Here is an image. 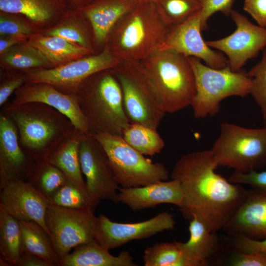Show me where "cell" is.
<instances>
[{
	"label": "cell",
	"instance_id": "5b68a950",
	"mask_svg": "<svg viewBox=\"0 0 266 266\" xmlns=\"http://www.w3.org/2000/svg\"><path fill=\"white\" fill-rule=\"evenodd\" d=\"M139 63L166 113L191 105L196 84L188 57L172 50L158 49Z\"/></svg>",
	"mask_w": 266,
	"mask_h": 266
},
{
	"label": "cell",
	"instance_id": "4fadbf2b",
	"mask_svg": "<svg viewBox=\"0 0 266 266\" xmlns=\"http://www.w3.org/2000/svg\"><path fill=\"white\" fill-rule=\"evenodd\" d=\"M175 220L173 215L163 212L142 222L122 223L111 221L103 214L97 217L95 240L110 250L134 240L146 238L166 230H173Z\"/></svg>",
	"mask_w": 266,
	"mask_h": 266
},
{
	"label": "cell",
	"instance_id": "d4e9b609",
	"mask_svg": "<svg viewBox=\"0 0 266 266\" xmlns=\"http://www.w3.org/2000/svg\"><path fill=\"white\" fill-rule=\"evenodd\" d=\"M96 240L75 247L61 259L59 266H136L129 251L111 255Z\"/></svg>",
	"mask_w": 266,
	"mask_h": 266
},
{
	"label": "cell",
	"instance_id": "7bdbcfd3",
	"mask_svg": "<svg viewBox=\"0 0 266 266\" xmlns=\"http://www.w3.org/2000/svg\"><path fill=\"white\" fill-rule=\"evenodd\" d=\"M243 9L259 26L266 28V0H244Z\"/></svg>",
	"mask_w": 266,
	"mask_h": 266
},
{
	"label": "cell",
	"instance_id": "8992f818",
	"mask_svg": "<svg viewBox=\"0 0 266 266\" xmlns=\"http://www.w3.org/2000/svg\"><path fill=\"white\" fill-rule=\"evenodd\" d=\"M196 84V93L191 104L198 119L216 115L221 102L231 96L245 97L250 94L251 79L247 72L232 70L228 65L214 68L203 64L200 59L190 57Z\"/></svg>",
	"mask_w": 266,
	"mask_h": 266
},
{
	"label": "cell",
	"instance_id": "277c9868",
	"mask_svg": "<svg viewBox=\"0 0 266 266\" xmlns=\"http://www.w3.org/2000/svg\"><path fill=\"white\" fill-rule=\"evenodd\" d=\"M86 121L89 134L122 136L130 124L120 85L112 69L85 79L74 94Z\"/></svg>",
	"mask_w": 266,
	"mask_h": 266
},
{
	"label": "cell",
	"instance_id": "3957f363",
	"mask_svg": "<svg viewBox=\"0 0 266 266\" xmlns=\"http://www.w3.org/2000/svg\"><path fill=\"white\" fill-rule=\"evenodd\" d=\"M170 30L154 1L139 2L114 26L105 46L122 61L139 62L160 48Z\"/></svg>",
	"mask_w": 266,
	"mask_h": 266
},
{
	"label": "cell",
	"instance_id": "74e56055",
	"mask_svg": "<svg viewBox=\"0 0 266 266\" xmlns=\"http://www.w3.org/2000/svg\"><path fill=\"white\" fill-rule=\"evenodd\" d=\"M28 81L27 73L4 70L0 77V106L5 104L9 97Z\"/></svg>",
	"mask_w": 266,
	"mask_h": 266
},
{
	"label": "cell",
	"instance_id": "c3c4849f",
	"mask_svg": "<svg viewBox=\"0 0 266 266\" xmlns=\"http://www.w3.org/2000/svg\"><path fill=\"white\" fill-rule=\"evenodd\" d=\"M156 0H138V2L155 1Z\"/></svg>",
	"mask_w": 266,
	"mask_h": 266
},
{
	"label": "cell",
	"instance_id": "52a82bcc",
	"mask_svg": "<svg viewBox=\"0 0 266 266\" xmlns=\"http://www.w3.org/2000/svg\"><path fill=\"white\" fill-rule=\"evenodd\" d=\"M210 150L218 166L242 173L258 170L266 165V124L253 129L224 122Z\"/></svg>",
	"mask_w": 266,
	"mask_h": 266
},
{
	"label": "cell",
	"instance_id": "4dcf8cb0",
	"mask_svg": "<svg viewBox=\"0 0 266 266\" xmlns=\"http://www.w3.org/2000/svg\"><path fill=\"white\" fill-rule=\"evenodd\" d=\"M21 250L20 221L0 206V258L17 266Z\"/></svg>",
	"mask_w": 266,
	"mask_h": 266
},
{
	"label": "cell",
	"instance_id": "ab89813d",
	"mask_svg": "<svg viewBox=\"0 0 266 266\" xmlns=\"http://www.w3.org/2000/svg\"><path fill=\"white\" fill-rule=\"evenodd\" d=\"M229 180L235 184L248 185L266 192V171L253 170L247 173L234 171Z\"/></svg>",
	"mask_w": 266,
	"mask_h": 266
},
{
	"label": "cell",
	"instance_id": "d6986e66",
	"mask_svg": "<svg viewBox=\"0 0 266 266\" xmlns=\"http://www.w3.org/2000/svg\"><path fill=\"white\" fill-rule=\"evenodd\" d=\"M224 230L233 236L266 238V192L256 188L248 190Z\"/></svg>",
	"mask_w": 266,
	"mask_h": 266
},
{
	"label": "cell",
	"instance_id": "ba28073f",
	"mask_svg": "<svg viewBox=\"0 0 266 266\" xmlns=\"http://www.w3.org/2000/svg\"><path fill=\"white\" fill-rule=\"evenodd\" d=\"M91 135L104 149L122 187L143 186L168 179L169 172L164 165L145 158L122 136L103 133Z\"/></svg>",
	"mask_w": 266,
	"mask_h": 266
},
{
	"label": "cell",
	"instance_id": "f1b7e54d",
	"mask_svg": "<svg viewBox=\"0 0 266 266\" xmlns=\"http://www.w3.org/2000/svg\"><path fill=\"white\" fill-rule=\"evenodd\" d=\"M19 221L21 250L39 256L50 266H59L61 258L55 250L50 234L34 221Z\"/></svg>",
	"mask_w": 266,
	"mask_h": 266
},
{
	"label": "cell",
	"instance_id": "f546056e",
	"mask_svg": "<svg viewBox=\"0 0 266 266\" xmlns=\"http://www.w3.org/2000/svg\"><path fill=\"white\" fill-rule=\"evenodd\" d=\"M68 180L59 168L41 159L34 161L25 181L49 200Z\"/></svg>",
	"mask_w": 266,
	"mask_h": 266
},
{
	"label": "cell",
	"instance_id": "60d3db41",
	"mask_svg": "<svg viewBox=\"0 0 266 266\" xmlns=\"http://www.w3.org/2000/svg\"><path fill=\"white\" fill-rule=\"evenodd\" d=\"M236 253L229 265L232 266H266V255L255 252Z\"/></svg>",
	"mask_w": 266,
	"mask_h": 266
},
{
	"label": "cell",
	"instance_id": "ee69618b",
	"mask_svg": "<svg viewBox=\"0 0 266 266\" xmlns=\"http://www.w3.org/2000/svg\"><path fill=\"white\" fill-rule=\"evenodd\" d=\"M29 37L26 35L0 36V55L17 44L27 42Z\"/></svg>",
	"mask_w": 266,
	"mask_h": 266
},
{
	"label": "cell",
	"instance_id": "9a60e30c",
	"mask_svg": "<svg viewBox=\"0 0 266 266\" xmlns=\"http://www.w3.org/2000/svg\"><path fill=\"white\" fill-rule=\"evenodd\" d=\"M200 11L183 23L170 28L159 49L170 50L187 57L201 59L206 65L214 68L225 67L228 65L227 59L221 53L209 47L202 38Z\"/></svg>",
	"mask_w": 266,
	"mask_h": 266
},
{
	"label": "cell",
	"instance_id": "7a4b0ae2",
	"mask_svg": "<svg viewBox=\"0 0 266 266\" xmlns=\"http://www.w3.org/2000/svg\"><path fill=\"white\" fill-rule=\"evenodd\" d=\"M1 111L15 124L22 148L33 161L48 158L76 129L66 116L41 102H10Z\"/></svg>",
	"mask_w": 266,
	"mask_h": 266
},
{
	"label": "cell",
	"instance_id": "e0dca14e",
	"mask_svg": "<svg viewBox=\"0 0 266 266\" xmlns=\"http://www.w3.org/2000/svg\"><path fill=\"white\" fill-rule=\"evenodd\" d=\"M34 161L22 147L13 121L0 114V189L10 182L26 180Z\"/></svg>",
	"mask_w": 266,
	"mask_h": 266
},
{
	"label": "cell",
	"instance_id": "8fae6325",
	"mask_svg": "<svg viewBox=\"0 0 266 266\" xmlns=\"http://www.w3.org/2000/svg\"><path fill=\"white\" fill-rule=\"evenodd\" d=\"M121 61L105 46L98 53L57 67L29 72L28 82L47 83L64 94L74 95L79 86L87 77L98 72L113 68Z\"/></svg>",
	"mask_w": 266,
	"mask_h": 266
},
{
	"label": "cell",
	"instance_id": "484cf974",
	"mask_svg": "<svg viewBox=\"0 0 266 266\" xmlns=\"http://www.w3.org/2000/svg\"><path fill=\"white\" fill-rule=\"evenodd\" d=\"M27 43L41 51L53 67L93 54L90 50L76 46L62 37L41 33L32 34Z\"/></svg>",
	"mask_w": 266,
	"mask_h": 266
},
{
	"label": "cell",
	"instance_id": "7402d4cb",
	"mask_svg": "<svg viewBox=\"0 0 266 266\" xmlns=\"http://www.w3.org/2000/svg\"><path fill=\"white\" fill-rule=\"evenodd\" d=\"M138 2V0H96L81 10L92 27L97 53L105 47L116 23Z\"/></svg>",
	"mask_w": 266,
	"mask_h": 266
},
{
	"label": "cell",
	"instance_id": "d590c367",
	"mask_svg": "<svg viewBox=\"0 0 266 266\" xmlns=\"http://www.w3.org/2000/svg\"><path fill=\"white\" fill-rule=\"evenodd\" d=\"M261 61L247 74L251 79L250 94L260 108L264 123L266 124V48Z\"/></svg>",
	"mask_w": 266,
	"mask_h": 266
},
{
	"label": "cell",
	"instance_id": "836d02e7",
	"mask_svg": "<svg viewBox=\"0 0 266 266\" xmlns=\"http://www.w3.org/2000/svg\"><path fill=\"white\" fill-rule=\"evenodd\" d=\"M157 11L170 28L179 25L199 12L202 0H156Z\"/></svg>",
	"mask_w": 266,
	"mask_h": 266
},
{
	"label": "cell",
	"instance_id": "4316f807",
	"mask_svg": "<svg viewBox=\"0 0 266 266\" xmlns=\"http://www.w3.org/2000/svg\"><path fill=\"white\" fill-rule=\"evenodd\" d=\"M86 133L76 129L56 150L46 159L59 168L68 179L82 186L87 187L82 177L79 148Z\"/></svg>",
	"mask_w": 266,
	"mask_h": 266
},
{
	"label": "cell",
	"instance_id": "83f0119b",
	"mask_svg": "<svg viewBox=\"0 0 266 266\" xmlns=\"http://www.w3.org/2000/svg\"><path fill=\"white\" fill-rule=\"evenodd\" d=\"M0 66L3 70L27 73L53 68L44 54L27 42L17 44L0 55Z\"/></svg>",
	"mask_w": 266,
	"mask_h": 266
},
{
	"label": "cell",
	"instance_id": "5bb4252c",
	"mask_svg": "<svg viewBox=\"0 0 266 266\" xmlns=\"http://www.w3.org/2000/svg\"><path fill=\"white\" fill-rule=\"evenodd\" d=\"M79 159L91 193L100 200H108L116 203L119 185L104 149L90 134H86L81 142Z\"/></svg>",
	"mask_w": 266,
	"mask_h": 266
},
{
	"label": "cell",
	"instance_id": "e575fe53",
	"mask_svg": "<svg viewBox=\"0 0 266 266\" xmlns=\"http://www.w3.org/2000/svg\"><path fill=\"white\" fill-rule=\"evenodd\" d=\"M145 266H188L177 241L156 243L145 249Z\"/></svg>",
	"mask_w": 266,
	"mask_h": 266
},
{
	"label": "cell",
	"instance_id": "8d00e7d4",
	"mask_svg": "<svg viewBox=\"0 0 266 266\" xmlns=\"http://www.w3.org/2000/svg\"><path fill=\"white\" fill-rule=\"evenodd\" d=\"M37 33L33 26L21 15L0 11V36L26 35Z\"/></svg>",
	"mask_w": 266,
	"mask_h": 266
},
{
	"label": "cell",
	"instance_id": "7c38bea8",
	"mask_svg": "<svg viewBox=\"0 0 266 266\" xmlns=\"http://www.w3.org/2000/svg\"><path fill=\"white\" fill-rule=\"evenodd\" d=\"M230 15L235 30L224 38L205 42L210 48L225 53L231 69L236 71L266 48V28L253 24L236 10H232Z\"/></svg>",
	"mask_w": 266,
	"mask_h": 266
},
{
	"label": "cell",
	"instance_id": "f6af8a7d",
	"mask_svg": "<svg viewBox=\"0 0 266 266\" xmlns=\"http://www.w3.org/2000/svg\"><path fill=\"white\" fill-rule=\"evenodd\" d=\"M17 266H50L39 256L32 253L21 251Z\"/></svg>",
	"mask_w": 266,
	"mask_h": 266
},
{
	"label": "cell",
	"instance_id": "cb8c5ba5",
	"mask_svg": "<svg viewBox=\"0 0 266 266\" xmlns=\"http://www.w3.org/2000/svg\"><path fill=\"white\" fill-rule=\"evenodd\" d=\"M41 33L59 36L93 54L97 53L92 27L81 10L68 8L55 25Z\"/></svg>",
	"mask_w": 266,
	"mask_h": 266
},
{
	"label": "cell",
	"instance_id": "6da1fadb",
	"mask_svg": "<svg viewBox=\"0 0 266 266\" xmlns=\"http://www.w3.org/2000/svg\"><path fill=\"white\" fill-rule=\"evenodd\" d=\"M218 166L210 149L194 151L182 156L171 173L182 187L179 208L184 217H197L215 233L224 229L248 191L216 173Z\"/></svg>",
	"mask_w": 266,
	"mask_h": 266
},
{
	"label": "cell",
	"instance_id": "1f68e13d",
	"mask_svg": "<svg viewBox=\"0 0 266 266\" xmlns=\"http://www.w3.org/2000/svg\"><path fill=\"white\" fill-rule=\"evenodd\" d=\"M49 201L50 204L63 207L94 211L100 200L87 187H82L68 179L49 199Z\"/></svg>",
	"mask_w": 266,
	"mask_h": 266
},
{
	"label": "cell",
	"instance_id": "603a6c76",
	"mask_svg": "<svg viewBox=\"0 0 266 266\" xmlns=\"http://www.w3.org/2000/svg\"><path fill=\"white\" fill-rule=\"evenodd\" d=\"M190 237L186 242L177 241L188 266H205L216 251L218 240L215 233L196 216L189 220Z\"/></svg>",
	"mask_w": 266,
	"mask_h": 266
},
{
	"label": "cell",
	"instance_id": "9c48e42d",
	"mask_svg": "<svg viewBox=\"0 0 266 266\" xmlns=\"http://www.w3.org/2000/svg\"><path fill=\"white\" fill-rule=\"evenodd\" d=\"M112 70L130 123L157 129L166 113L140 63L121 61Z\"/></svg>",
	"mask_w": 266,
	"mask_h": 266
},
{
	"label": "cell",
	"instance_id": "30bf717a",
	"mask_svg": "<svg viewBox=\"0 0 266 266\" xmlns=\"http://www.w3.org/2000/svg\"><path fill=\"white\" fill-rule=\"evenodd\" d=\"M94 211L49 204L46 223L55 250L61 259L72 248L95 240Z\"/></svg>",
	"mask_w": 266,
	"mask_h": 266
},
{
	"label": "cell",
	"instance_id": "d6a6232c",
	"mask_svg": "<svg viewBox=\"0 0 266 266\" xmlns=\"http://www.w3.org/2000/svg\"><path fill=\"white\" fill-rule=\"evenodd\" d=\"M122 137L129 144L144 155H156L165 146V142L157 129L138 123H130Z\"/></svg>",
	"mask_w": 266,
	"mask_h": 266
},
{
	"label": "cell",
	"instance_id": "f35d334b",
	"mask_svg": "<svg viewBox=\"0 0 266 266\" xmlns=\"http://www.w3.org/2000/svg\"><path fill=\"white\" fill-rule=\"evenodd\" d=\"M233 0H202V7L200 11V18L202 30L206 27L209 17L217 12H221L226 15H230L232 9Z\"/></svg>",
	"mask_w": 266,
	"mask_h": 266
},
{
	"label": "cell",
	"instance_id": "b9f144b4",
	"mask_svg": "<svg viewBox=\"0 0 266 266\" xmlns=\"http://www.w3.org/2000/svg\"><path fill=\"white\" fill-rule=\"evenodd\" d=\"M234 236V247L240 252H255L266 255V238L256 240L243 236Z\"/></svg>",
	"mask_w": 266,
	"mask_h": 266
},
{
	"label": "cell",
	"instance_id": "bcb514c9",
	"mask_svg": "<svg viewBox=\"0 0 266 266\" xmlns=\"http://www.w3.org/2000/svg\"><path fill=\"white\" fill-rule=\"evenodd\" d=\"M68 8L82 10L96 0H64Z\"/></svg>",
	"mask_w": 266,
	"mask_h": 266
},
{
	"label": "cell",
	"instance_id": "ffe728a7",
	"mask_svg": "<svg viewBox=\"0 0 266 266\" xmlns=\"http://www.w3.org/2000/svg\"><path fill=\"white\" fill-rule=\"evenodd\" d=\"M183 198L180 182L172 179L143 186L122 187L118 191L116 203H122L133 211H138L162 203L171 204L179 207Z\"/></svg>",
	"mask_w": 266,
	"mask_h": 266
},
{
	"label": "cell",
	"instance_id": "2e32d148",
	"mask_svg": "<svg viewBox=\"0 0 266 266\" xmlns=\"http://www.w3.org/2000/svg\"><path fill=\"white\" fill-rule=\"evenodd\" d=\"M49 200L29 182H10L0 190V206L19 221H33L48 233L46 223Z\"/></svg>",
	"mask_w": 266,
	"mask_h": 266
},
{
	"label": "cell",
	"instance_id": "44dd1931",
	"mask_svg": "<svg viewBox=\"0 0 266 266\" xmlns=\"http://www.w3.org/2000/svg\"><path fill=\"white\" fill-rule=\"evenodd\" d=\"M64 0H0V11L17 14L41 33L55 25L66 10Z\"/></svg>",
	"mask_w": 266,
	"mask_h": 266
},
{
	"label": "cell",
	"instance_id": "7dc6e473",
	"mask_svg": "<svg viewBox=\"0 0 266 266\" xmlns=\"http://www.w3.org/2000/svg\"><path fill=\"white\" fill-rule=\"evenodd\" d=\"M0 266H10V265L4 260L0 258Z\"/></svg>",
	"mask_w": 266,
	"mask_h": 266
},
{
	"label": "cell",
	"instance_id": "ac0fdd59",
	"mask_svg": "<svg viewBox=\"0 0 266 266\" xmlns=\"http://www.w3.org/2000/svg\"><path fill=\"white\" fill-rule=\"evenodd\" d=\"M14 95L15 98L11 102L12 104L38 102L47 104L66 116L76 129L89 134L75 95L64 94L47 83L30 82L17 89Z\"/></svg>",
	"mask_w": 266,
	"mask_h": 266
}]
</instances>
